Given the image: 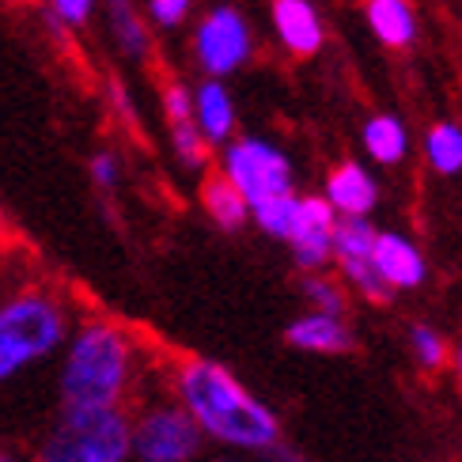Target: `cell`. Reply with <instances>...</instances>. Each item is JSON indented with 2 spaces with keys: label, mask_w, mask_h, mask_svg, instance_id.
Returning a JSON list of instances; mask_svg holds the SVG:
<instances>
[{
  "label": "cell",
  "mask_w": 462,
  "mask_h": 462,
  "mask_svg": "<svg viewBox=\"0 0 462 462\" xmlns=\"http://www.w3.org/2000/svg\"><path fill=\"white\" fill-rule=\"evenodd\" d=\"M175 402L205 439L236 451H269L281 444V420L224 364L189 356L175 368Z\"/></svg>",
  "instance_id": "cell-1"
},
{
  "label": "cell",
  "mask_w": 462,
  "mask_h": 462,
  "mask_svg": "<svg viewBox=\"0 0 462 462\" xmlns=\"http://www.w3.org/2000/svg\"><path fill=\"white\" fill-rule=\"evenodd\" d=\"M137 375V345L110 319H84L69 330L57 372L61 410H125Z\"/></svg>",
  "instance_id": "cell-2"
},
{
  "label": "cell",
  "mask_w": 462,
  "mask_h": 462,
  "mask_svg": "<svg viewBox=\"0 0 462 462\" xmlns=\"http://www.w3.org/2000/svg\"><path fill=\"white\" fill-rule=\"evenodd\" d=\"M69 330V307L50 288H19L5 296L0 300V383H12L61 353Z\"/></svg>",
  "instance_id": "cell-3"
},
{
  "label": "cell",
  "mask_w": 462,
  "mask_h": 462,
  "mask_svg": "<svg viewBox=\"0 0 462 462\" xmlns=\"http://www.w3.org/2000/svg\"><path fill=\"white\" fill-rule=\"evenodd\" d=\"M31 462H133L125 410H61Z\"/></svg>",
  "instance_id": "cell-4"
},
{
  "label": "cell",
  "mask_w": 462,
  "mask_h": 462,
  "mask_svg": "<svg viewBox=\"0 0 462 462\" xmlns=\"http://www.w3.org/2000/svg\"><path fill=\"white\" fill-rule=\"evenodd\" d=\"M205 436L179 402H148L129 417L133 462H198Z\"/></svg>",
  "instance_id": "cell-5"
},
{
  "label": "cell",
  "mask_w": 462,
  "mask_h": 462,
  "mask_svg": "<svg viewBox=\"0 0 462 462\" xmlns=\"http://www.w3.org/2000/svg\"><path fill=\"white\" fill-rule=\"evenodd\" d=\"M224 179L239 189L246 208H254L269 198L292 194V163L281 148L258 137L231 141L224 152Z\"/></svg>",
  "instance_id": "cell-6"
},
{
  "label": "cell",
  "mask_w": 462,
  "mask_h": 462,
  "mask_svg": "<svg viewBox=\"0 0 462 462\" xmlns=\"http://www.w3.org/2000/svg\"><path fill=\"white\" fill-rule=\"evenodd\" d=\"M194 50H198V61L208 76H227L236 72L246 57H250V27L246 19L236 8H213L194 38Z\"/></svg>",
  "instance_id": "cell-7"
},
{
  "label": "cell",
  "mask_w": 462,
  "mask_h": 462,
  "mask_svg": "<svg viewBox=\"0 0 462 462\" xmlns=\"http://www.w3.org/2000/svg\"><path fill=\"white\" fill-rule=\"evenodd\" d=\"M372 246H375V227L368 220H337V227H334V254L330 258H337L341 273L349 277L368 300L387 303L391 288L383 284L379 273H375Z\"/></svg>",
  "instance_id": "cell-8"
},
{
  "label": "cell",
  "mask_w": 462,
  "mask_h": 462,
  "mask_svg": "<svg viewBox=\"0 0 462 462\" xmlns=\"http://www.w3.org/2000/svg\"><path fill=\"white\" fill-rule=\"evenodd\" d=\"M334 227H337V213L326 198H300L296 208V224L288 231V246L303 269H322L334 254Z\"/></svg>",
  "instance_id": "cell-9"
},
{
  "label": "cell",
  "mask_w": 462,
  "mask_h": 462,
  "mask_svg": "<svg viewBox=\"0 0 462 462\" xmlns=\"http://www.w3.org/2000/svg\"><path fill=\"white\" fill-rule=\"evenodd\" d=\"M372 265L387 288H417L425 281V258H420V250L406 236H394V231H375Z\"/></svg>",
  "instance_id": "cell-10"
},
{
  "label": "cell",
  "mask_w": 462,
  "mask_h": 462,
  "mask_svg": "<svg viewBox=\"0 0 462 462\" xmlns=\"http://www.w3.org/2000/svg\"><path fill=\"white\" fill-rule=\"evenodd\" d=\"M375 198H379V189H375L372 175L353 160L337 163L330 171V179H326V205H330L334 213H341L345 220H364V213H372Z\"/></svg>",
  "instance_id": "cell-11"
},
{
  "label": "cell",
  "mask_w": 462,
  "mask_h": 462,
  "mask_svg": "<svg viewBox=\"0 0 462 462\" xmlns=\"http://www.w3.org/2000/svg\"><path fill=\"white\" fill-rule=\"evenodd\" d=\"M273 27L284 50L296 57H311L322 50V19L311 0H273Z\"/></svg>",
  "instance_id": "cell-12"
},
{
  "label": "cell",
  "mask_w": 462,
  "mask_h": 462,
  "mask_svg": "<svg viewBox=\"0 0 462 462\" xmlns=\"http://www.w3.org/2000/svg\"><path fill=\"white\" fill-rule=\"evenodd\" d=\"M284 337H288V345H296L303 353H349L353 349L349 326L334 315H319V311L296 319L284 330Z\"/></svg>",
  "instance_id": "cell-13"
},
{
  "label": "cell",
  "mask_w": 462,
  "mask_h": 462,
  "mask_svg": "<svg viewBox=\"0 0 462 462\" xmlns=\"http://www.w3.org/2000/svg\"><path fill=\"white\" fill-rule=\"evenodd\" d=\"M194 122H198V133L205 137V144H224L236 129V106H231V95L224 91L220 80H208L198 88L194 95Z\"/></svg>",
  "instance_id": "cell-14"
},
{
  "label": "cell",
  "mask_w": 462,
  "mask_h": 462,
  "mask_svg": "<svg viewBox=\"0 0 462 462\" xmlns=\"http://www.w3.org/2000/svg\"><path fill=\"white\" fill-rule=\"evenodd\" d=\"M368 23L383 46H410L417 38L410 0H368Z\"/></svg>",
  "instance_id": "cell-15"
},
{
  "label": "cell",
  "mask_w": 462,
  "mask_h": 462,
  "mask_svg": "<svg viewBox=\"0 0 462 462\" xmlns=\"http://www.w3.org/2000/svg\"><path fill=\"white\" fill-rule=\"evenodd\" d=\"M201 205H205V213L213 217L224 231H239L250 217V208L246 201L239 198V189L231 186L224 175H213V179H205L201 186Z\"/></svg>",
  "instance_id": "cell-16"
},
{
  "label": "cell",
  "mask_w": 462,
  "mask_h": 462,
  "mask_svg": "<svg viewBox=\"0 0 462 462\" xmlns=\"http://www.w3.org/2000/svg\"><path fill=\"white\" fill-rule=\"evenodd\" d=\"M364 148H368V156L375 163H398L402 156H406L410 137H406V129H402L398 118L379 114V118H372L368 125H364Z\"/></svg>",
  "instance_id": "cell-17"
},
{
  "label": "cell",
  "mask_w": 462,
  "mask_h": 462,
  "mask_svg": "<svg viewBox=\"0 0 462 462\" xmlns=\"http://www.w3.org/2000/svg\"><path fill=\"white\" fill-rule=\"evenodd\" d=\"M106 15H110V31L118 38V46L133 57V61H141L148 53V31L141 23L137 8H133V0H106Z\"/></svg>",
  "instance_id": "cell-18"
},
{
  "label": "cell",
  "mask_w": 462,
  "mask_h": 462,
  "mask_svg": "<svg viewBox=\"0 0 462 462\" xmlns=\"http://www.w3.org/2000/svg\"><path fill=\"white\" fill-rule=\"evenodd\" d=\"M425 148H429V163L439 175H458L462 171V129L458 125L444 122V125L429 129Z\"/></svg>",
  "instance_id": "cell-19"
},
{
  "label": "cell",
  "mask_w": 462,
  "mask_h": 462,
  "mask_svg": "<svg viewBox=\"0 0 462 462\" xmlns=\"http://www.w3.org/2000/svg\"><path fill=\"white\" fill-rule=\"evenodd\" d=\"M296 208H300V198L284 194V198H269V201L254 205L250 213H254L262 231H269V236H277V239L288 243V231H292V224H296Z\"/></svg>",
  "instance_id": "cell-20"
},
{
  "label": "cell",
  "mask_w": 462,
  "mask_h": 462,
  "mask_svg": "<svg viewBox=\"0 0 462 462\" xmlns=\"http://www.w3.org/2000/svg\"><path fill=\"white\" fill-rule=\"evenodd\" d=\"M413 353L420 360V368H429V372H436V368H444L448 364V345L432 330V326H413Z\"/></svg>",
  "instance_id": "cell-21"
},
{
  "label": "cell",
  "mask_w": 462,
  "mask_h": 462,
  "mask_svg": "<svg viewBox=\"0 0 462 462\" xmlns=\"http://www.w3.org/2000/svg\"><path fill=\"white\" fill-rule=\"evenodd\" d=\"M303 292H307V300L315 303V311H319V315H334V319H341V311H345V296H341V288H337L334 281H326V277H307V281H303Z\"/></svg>",
  "instance_id": "cell-22"
},
{
  "label": "cell",
  "mask_w": 462,
  "mask_h": 462,
  "mask_svg": "<svg viewBox=\"0 0 462 462\" xmlns=\"http://www.w3.org/2000/svg\"><path fill=\"white\" fill-rule=\"evenodd\" d=\"M95 12V0H50V15L65 27H84Z\"/></svg>",
  "instance_id": "cell-23"
},
{
  "label": "cell",
  "mask_w": 462,
  "mask_h": 462,
  "mask_svg": "<svg viewBox=\"0 0 462 462\" xmlns=\"http://www.w3.org/2000/svg\"><path fill=\"white\" fill-rule=\"evenodd\" d=\"M91 182L99 186V189H114L122 182V163H118V156H114V152H99V156L91 160Z\"/></svg>",
  "instance_id": "cell-24"
},
{
  "label": "cell",
  "mask_w": 462,
  "mask_h": 462,
  "mask_svg": "<svg viewBox=\"0 0 462 462\" xmlns=\"http://www.w3.org/2000/svg\"><path fill=\"white\" fill-rule=\"evenodd\" d=\"M148 12L160 27H179L189 15V0H148Z\"/></svg>",
  "instance_id": "cell-25"
},
{
  "label": "cell",
  "mask_w": 462,
  "mask_h": 462,
  "mask_svg": "<svg viewBox=\"0 0 462 462\" xmlns=\"http://www.w3.org/2000/svg\"><path fill=\"white\" fill-rule=\"evenodd\" d=\"M265 458H269V462H307V458H303L296 448H288L284 439H281L277 448H269V451H265Z\"/></svg>",
  "instance_id": "cell-26"
},
{
  "label": "cell",
  "mask_w": 462,
  "mask_h": 462,
  "mask_svg": "<svg viewBox=\"0 0 462 462\" xmlns=\"http://www.w3.org/2000/svg\"><path fill=\"white\" fill-rule=\"evenodd\" d=\"M0 462H31L27 455H19V451H8V448H0Z\"/></svg>",
  "instance_id": "cell-27"
},
{
  "label": "cell",
  "mask_w": 462,
  "mask_h": 462,
  "mask_svg": "<svg viewBox=\"0 0 462 462\" xmlns=\"http://www.w3.org/2000/svg\"><path fill=\"white\" fill-rule=\"evenodd\" d=\"M5 236H8V224H5V213H0V246H5Z\"/></svg>",
  "instance_id": "cell-28"
},
{
  "label": "cell",
  "mask_w": 462,
  "mask_h": 462,
  "mask_svg": "<svg viewBox=\"0 0 462 462\" xmlns=\"http://www.w3.org/2000/svg\"><path fill=\"white\" fill-rule=\"evenodd\" d=\"M455 364H458V379H462V345H458V356H455Z\"/></svg>",
  "instance_id": "cell-29"
},
{
  "label": "cell",
  "mask_w": 462,
  "mask_h": 462,
  "mask_svg": "<svg viewBox=\"0 0 462 462\" xmlns=\"http://www.w3.org/2000/svg\"><path fill=\"white\" fill-rule=\"evenodd\" d=\"M213 462H243V458H213Z\"/></svg>",
  "instance_id": "cell-30"
}]
</instances>
